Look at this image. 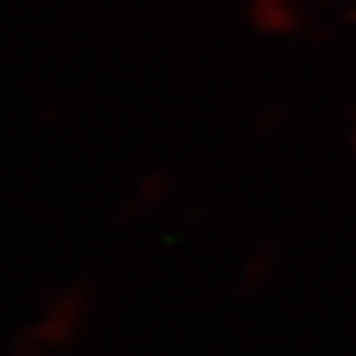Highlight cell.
Returning <instances> with one entry per match:
<instances>
[{"label":"cell","mask_w":356,"mask_h":356,"mask_svg":"<svg viewBox=\"0 0 356 356\" xmlns=\"http://www.w3.org/2000/svg\"><path fill=\"white\" fill-rule=\"evenodd\" d=\"M89 312L83 288H63L54 294L42 312L24 327L13 344V356H51L77 339Z\"/></svg>","instance_id":"obj_1"}]
</instances>
